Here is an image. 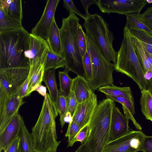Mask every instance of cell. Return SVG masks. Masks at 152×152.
Returning <instances> with one entry per match:
<instances>
[{
  "label": "cell",
  "instance_id": "ba28073f",
  "mask_svg": "<svg viewBox=\"0 0 152 152\" xmlns=\"http://www.w3.org/2000/svg\"><path fill=\"white\" fill-rule=\"evenodd\" d=\"M145 135L141 131H132L115 140L109 141L103 152H137L141 151Z\"/></svg>",
  "mask_w": 152,
  "mask_h": 152
},
{
  "label": "cell",
  "instance_id": "836d02e7",
  "mask_svg": "<svg viewBox=\"0 0 152 152\" xmlns=\"http://www.w3.org/2000/svg\"><path fill=\"white\" fill-rule=\"evenodd\" d=\"M83 63L84 70V78L87 81L91 78L92 64L90 56L87 51L83 57Z\"/></svg>",
  "mask_w": 152,
  "mask_h": 152
},
{
  "label": "cell",
  "instance_id": "f6af8a7d",
  "mask_svg": "<svg viewBox=\"0 0 152 152\" xmlns=\"http://www.w3.org/2000/svg\"><path fill=\"white\" fill-rule=\"evenodd\" d=\"M72 121V116L69 112H67L65 114L63 119L64 124V125L65 123L69 124Z\"/></svg>",
  "mask_w": 152,
  "mask_h": 152
},
{
  "label": "cell",
  "instance_id": "e0dca14e",
  "mask_svg": "<svg viewBox=\"0 0 152 152\" xmlns=\"http://www.w3.org/2000/svg\"><path fill=\"white\" fill-rule=\"evenodd\" d=\"M71 90L74 93L79 103L87 99L93 91L88 81L84 77L80 76L72 79Z\"/></svg>",
  "mask_w": 152,
  "mask_h": 152
},
{
  "label": "cell",
  "instance_id": "e575fe53",
  "mask_svg": "<svg viewBox=\"0 0 152 152\" xmlns=\"http://www.w3.org/2000/svg\"><path fill=\"white\" fill-rule=\"evenodd\" d=\"M66 99L67 112H69L72 117L79 103L74 93L71 90L69 95L66 97Z\"/></svg>",
  "mask_w": 152,
  "mask_h": 152
},
{
  "label": "cell",
  "instance_id": "f1b7e54d",
  "mask_svg": "<svg viewBox=\"0 0 152 152\" xmlns=\"http://www.w3.org/2000/svg\"><path fill=\"white\" fill-rule=\"evenodd\" d=\"M23 27L22 22L9 18L0 8V32L11 30Z\"/></svg>",
  "mask_w": 152,
  "mask_h": 152
},
{
  "label": "cell",
  "instance_id": "5b68a950",
  "mask_svg": "<svg viewBox=\"0 0 152 152\" xmlns=\"http://www.w3.org/2000/svg\"><path fill=\"white\" fill-rule=\"evenodd\" d=\"M80 19L74 13L63 18L60 29L62 56L65 60V69L84 77L83 57L78 46L77 34Z\"/></svg>",
  "mask_w": 152,
  "mask_h": 152
},
{
  "label": "cell",
  "instance_id": "1f68e13d",
  "mask_svg": "<svg viewBox=\"0 0 152 152\" xmlns=\"http://www.w3.org/2000/svg\"><path fill=\"white\" fill-rule=\"evenodd\" d=\"M86 34L83 30L82 26L79 23L77 28V39L79 49L82 57L87 51V50Z\"/></svg>",
  "mask_w": 152,
  "mask_h": 152
},
{
  "label": "cell",
  "instance_id": "5bb4252c",
  "mask_svg": "<svg viewBox=\"0 0 152 152\" xmlns=\"http://www.w3.org/2000/svg\"><path fill=\"white\" fill-rule=\"evenodd\" d=\"M23 118L18 112L13 116L3 130L0 132V151H5L18 136Z\"/></svg>",
  "mask_w": 152,
  "mask_h": 152
},
{
  "label": "cell",
  "instance_id": "7a4b0ae2",
  "mask_svg": "<svg viewBox=\"0 0 152 152\" xmlns=\"http://www.w3.org/2000/svg\"><path fill=\"white\" fill-rule=\"evenodd\" d=\"M30 36L23 27L0 32V69L30 67L25 54L29 48Z\"/></svg>",
  "mask_w": 152,
  "mask_h": 152
},
{
  "label": "cell",
  "instance_id": "8d00e7d4",
  "mask_svg": "<svg viewBox=\"0 0 152 152\" xmlns=\"http://www.w3.org/2000/svg\"><path fill=\"white\" fill-rule=\"evenodd\" d=\"M89 133V128L88 125H87L81 129L76 136L74 143L76 142H80L81 144L86 142Z\"/></svg>",
  "mask_w": 152,
  "mask_h": 152
},
{
  "label": "cell",
  "instance_id": "f546056e",
  "mask_svg": "<svg viewBox=\"0 0 152 152\" xmlns=\"http://www.w3.org/2000/svg\"><path fill=\"white\" fill-rule=\"evenodd\" d=\"M69 72L66 69L63 71L58 72V78L60 87V92L62 95L66 97L71 91L72 82L68 75Z\"/></svg>",
  "mask_w": 152,
  "mask_h": 152
},
{
  "label": "cell",
  "instance_id": "4316f807",
  "mask_svg": "<svg viewBox=\"0 0 152 152\" xmlns=\"http://www.w3.org/2000/svg\"><path fill=\"white\" fill-rule=\"evenodd\" d=\"M65 66L64 58L53 52L49 47L45 63V70L51 69H56L59 68H64Z\"/></svg>",
  "mask_w": 152,
  "mask_h": 152
},
{
  "label": "cell",
  "instance_id": "277c9868",
  "mask_svg": "<svg viewBox=\"0 0 152 152\" xmlns=\"http://www.w3.org/2000/svg\"><path fill=\"white\" fill-rule=\"evenodd\" d=\"M114 102L106 98L97 104L88 126L89 133L86 142L88 152H103L110 140V129Z\"/></svg>",
  "mask_w": 152,
  "mask_h": 152
},
{
  "label": "cell",
  "instance_id": "9a60e30c",
  "mask_svg": "<svg viewBox=\"0 0 152 152\" xmlns=\"http://www.w3.org/2000/svg\"><path fill=\"white\" fill-rule=\"evenodd\" d=\"M129 119L119 108L115 106L113 108L110 126V140H113L127 134L129 132Z\"/></svg>",
  "mask_w": 152,
  "mask_h": 152
},
{
  "label": "cell",
  "instance_id": "7402d4cb",
  "mask_svg": "<svg viewBox=\"0 0 152 152\" xmlns=\"http://www.w3.org/2000/svg\"><path fill=\"white\" fill-rule=\"evenodd\" d=\"M18 136L19 138V150L20 152H34L31 134L28 131L23 120Z\"/></svg>",
  "mask_w": 152,
  "mask_h": 152
},
{
  "label": "cell",
  "instance_id": "7c38bea8",
  "mask_svg": "<svg viewBox=\"0 0 152 152\" xmlns=\"http://www.w3.org/2000/svg\"><path fill=\"white\" fill-rule=\"evenodd\" d=\"M97 105L96 95L92 91L87 99L79 103L72 121L78 124L81 129L88 125Z\"/></svg>",
  "mask_w": 152,
  "mask_h": 152
},
{
  "label": "cell",
  "instance_id": "ee69618b",
  "mask_svg": "<svg viewBox=\"0 0 152 152\" xmlns=\"http://www.w3.org/2000/svg\"><path fill=\"white\" fill-rule=\"evenodd\" d=\"M75 152H88L86 142L81 144Z\"/></svg>",
  "mask_w": 152,
  "mask_h": 152
},
{
  "label": "cell",
  "instance_id": "f907efd6",
  "mask_svg": "<svg viewBox=\"0 0 152 152\" xmlns=\"http://www.w3.org/2000/svg\"></svg>",
  "mask_w": 152,
  "mask_h": 152
},
{
  "label": "cell",
  "instance_id": "8992f818",
  "mask_svg": "<svg viewBox=\"0 0 152 152\" xmlns=\"http://www.w3.org/2000/svg\"><path fill=\"white\" fill-rule=\"evenodd\" d=\"M83 25L86 34L91 38L101 53L110 62L115 64L118 53L114 50L113 33L103 18L97 13L86 17Z\"/></svg>",
  "mask_w": 152,
  "mask_h": 152
},
{
  "label": "cell",
  "instance_id": "52a82bcc",
  "mask_svg": "<svg viewBox=\"0 0 152 152\" xmlns=\"http://www.w3.org/2000/svg\"><path fill=\"white\" fill-rule=\"evenodd\" d=\"M87 51L92 64V74L88 81L93 91L101 87L112 85L113 83V72L115 65L109 61L101 53L90 37L86 34Z\"/></svg>",
  "mask_w": 152,
  "mask_h": 152
},
{
  "label": "cell",
  "instance_id": "d6a6232c",
  "mask_svg": "<svg viewBox=\"0 0 152 152\" xmlns=\"http://www.w3.org/2000/svg\"><path fill=\"white\" fill-rule=\"evenodd\" d=\"M60 115V121L61 128L64 126L63 119L67 112L66 98L59 93L57 102L56 105Z\"/></svg>",
  "mask_w": 152,
  "mask_h": 152
},
{
  "label": "cell",
  "instance_id": "83f0119b",
  "mask_svg": "<svg viewBox=\"0 0 152 152\" xmlns=\"http://www.w3.org/2000/svg\"><path fill=\"white\" fill-rule=\"evenodd\" d=\"M133 38L135 51L146 75L147 74H152V69L148 62L145 49L139 41Z\"/></svg>",
  "mask_w": 152,
  "mask_h": 152
},
{
  "label": "cell",
  "instance_id": "b9f144b4",
  "mask_svg": "<svg viewBox=\"0 0 152 152\" xmlns=\"http://www.w3.org/2000/svg\"><path fill=\"white\" fill-rule=\"evenodd\" d=\"M28 83V77L20 87L17 92L20 97L23 98L27 97Z\"/></svg>",
  "mask_w": 152,
  "mask_h": 152
},
{
  "label": "cell",
  "instance_id": "7dc6e473",
  "mask_svg": "<svg viewBox=\"0 0 152 152\" xmlns=\"http://www.w3.org/2000/svg\"><path fill=\"white\" fill-rule=\"evenodd\" d=\"M149 82V88L148 90L151 92L152 94V81Z\"/></svg>",
  "mask_w": 152,
  "mask_h": 152
},
{
  "label": "cell",
  "instance_id": "ac0fdd59",
  "mask_svg": "<svg viewBox=\"0 0 152 152\" xmlns=\"http://www.w3.org/2000/svg\"><path fill=\"white\" fill-rule=\"evenodd\" d=\"M0 8L6 15L10 18L22 22L23 13L21 0H0Z\"/></svg>",
  "mask_w": 152,
  "mask_h": 152
},
{
  "label": "cell",
  "instance_id": "ab89813d",
  "mask_svg": "<svg viewBox=\"0 0 152 152\" xmlns=\"http://www.w3.org/2000/svg\"><path fill=\"white\" fill-rule=\"evenodd\" d=\"M80 1L85 11L86 17L90 15L88 10L89 7L92 4L97 5L98 2V0H80Z\"/></svg>",
  "mask_w": 152,
  "mask_h": 152
},
{
  "label": "cell",
  "instance_id": "4fadbf2b",
  "mask_svg": "<svg viewBox=\"0 0 152 152\" xmlns=\"http://www.w3.org/2000/svg\"><path fill=\"white\" fill-rule=\"evenodd\" d=\"M49 46L46 40L30 34L29 47L25 53L30 64L41 60L47 55Z\"/></svg>",
  "mask_w": 152,
  "mask_h": 152
},
{
  "label": "cell",
  "instance_id": "4dcf8cb0",
  "mask_svg": "<svg viewBox=\"0 0 152 152\" xmlns=\"http://www.w3.org/2000/svg\"><path fill=\"white\" fill-rule=\"evenodd\" d=\"M81 128L76 122L72 121L69 124L66 133V137H68L67 147L72 146L74 143L75 139Z\"/></svg>",
  "mask_w": 152,
  "mask_h": 152
},
{
  "label": "cell",
  "instance_id": "8fae6325",
  "mask_svg": "<svg viewBox=\"0 0 152 152\" xmlns=\"http://www.w3.org/2000/svg\"><path fill=\"white\" fill-rule=\"evenodd\" d=\"M60 1L48 0L42 16L31 30V34L44 39H47L48 33L54 17L55 12Z\"/></svg>",
  "mask_w": 152,
  "mask_h": 152
},
{
  "label": "cell",
  "instance_id": "6da1fadb",
  "mask_svg": "<svg viewBox=\"0 0 152 152\" xmlns=\"http://www.w3.org/2000/svg\"><path fill=\"white\" fill-rule=\"evenodd\" d=\"M58 113L55 104L47 93L38 118L32 129L34 152H56L60 143L57 140L55 122Z\"/></svg>",
  "mask_w": 152,
  "mask_h": 152
},
{
  "label": "cell",
  "instance_id": "681fc988",
  "mask_svg": "<svg viewBox=\"0 0 152 152\" xmlns=\"http://www.w3.org/2000/svg\"><path fill=\"white\" fill-rule=\"evenodd\" d=\"M18 152H20V151H19V150H18Z\"/></svg>",
  "mask_w": 152,
  "mask_h": 152
},
{
  "label": "cell",
  "instance_id": "44dd1931",
  "mask_svg": "<svg viewBox=\"0 0 152 152\" xmlns=\"http://www.w3.org/2000/svg\"><path fill=\"white\" fill-rule=\"evenodd\" d=\"M55 70L54 69L45 70L43 81L48 89L49 95L51 99L56 105L57 102L59 93L57 88Z\"/></svg>",
  "mask_w": 152,
  "mask_h": 152
},
{
  "label": "cell",
  "instance_id": "d590c367",
  "mask_svg": "<svg viewBox=\"0 0 152 152\" xmlns=\"http://www.w3.org/2000/svg\"><path fill=\"white\" fill-rule=\"evenodd\" d=\"M63 5L65 8L67 10L69 14L74 13L77 14L79 16L85 20L86 17L85 15L82 14L76 8L72 0H64Z\"/></svg>",
  "mask_w": 152,
  "mask_h": 152
},
{
  "label": "cell",
  "instance_id": "3957f363",
  "mask_svg": "<svg viewBox=\"0 0 152 152\" xmlns=\"http://www.w3.org/2000/svg\"><path fill=\"white\" fill-rule=\"evenodd\" d=\"M115 70L131 78L141 91L149 90V83L135 51L133 38L126 25L123 38L117 52Z\"/></svg>",
  "mask_w": 152,
  "mask_h": 152
},
{
  "label": "cell",
  "instance_id": "bcb514c9",
  "mask_svg": "<svg viewBox=\"0 0 152 152\" xmlns=\"http://www.w3.org/2000/svg\"><path fill=\"white\" fill-rule=\"evenodd\" d=\"M141 20L145 23L152 30V22L147 21H145V20H143L142 19H141Z\"/></svg>",
  "mask_w": 152,
  "mask_h": 152
},
{
  "label": "cell",
  "instance_id": "d6986e66",
  "mask_svg": "<svg viewBox=\"0 0 152 152\" xmlns=\"http://www.w3.org/2000/svg\"><path fill=\"white\" fill-rule=\"evenodd\" d=\"M46 42L51 50L54 53L62 56L60 32L54 18L49 30Z\"/></svg>",
  "mask_w": 152,
  "mask_h": 152
},
{
  "label": "cell",
  "instance_id": "7bdbcfd3",
  "mask_svg": "<svg viewBox=\"0 0 152 152\" xmlns=\"http://www.w3.org/2000/svg\"><path fill=\"white\" fill-rule=\"evenodd\" d=\"M35 91H37L44 98L47 96L46 87L43 85H41L39 86L35 89Z\"/></svg>",
  "mask_w": 152,
  "mask_h": 152
},
{
  "label": "cell",
  "instance_id": "f35d334b",
  "mask_svg": "<svg viewBox=\"0 0 152 152\" xmlns=\"http://www.w3.org/2000/svg\"><path fill=\"white\" fill-rule=\"evenodd\" d=\"M19 138L18 136L8 146L4 152H18L19 150Z\"/></svg>",
  "mask_w": 152,
  "mask_h": 152
},
{
  "label": "cell",
  "instance_id": "cb8c5ba5",
  "mask_svg": "<svg viewBox=\"0 0 152 152\" xmlns=\"http://www.w3.org/2000/svg\"><path fill=\"white\" fill-rule=\"evenodd\" d=\"M141 111L146 118L152 122V94L148 90L141 91Z\"/></svg>",
  "mask_w": 152,
  "mask_h": 152
},
{
  "label": "cell",
  "instance_id": "484cf974",
  "mask_svg": "<svg viewBox=\"0 0 152 152\" xmlns=\"http://www.w3.org/2000/svg\"><path fill=\"white\" fill-rule=\"evenodd\" d=\"M132 37L139 41L145 50L152 54V34L141 30H130Z\"/></svg>",
  "mask_w": 152,
  "mask_h": 152
},
{
  "label": "cell",
  "instance_id": "603a6c76",
  "mask_svg": "<svg viewBox=\"0 0 152 152\" xmlns=\"http://www.w3.org/2000/svg\"><path fill=\"white\" fill-rule=\"evenodd\" d=\"M98 91L105 95L124 98L134 101L130 88L129 87H120L112 84L101 87Z\"/></svg>",
  "mask_w": 152,
  "mask_h": 152
},
{
  "label": "cell",
  "instance_id": "74e56055",
  "mask_svg": "<svg viewBox=\"0 0 152 152\" xmlns=\"http://www.w3.org/2000/svg\"><path fill=\"white\" fill-rule=\"evenodd\" d=\"M141 151L143 152H152V136L145 135Z\"/></svg>",
  "mask_w": 152,
  "mask_h": 152
},
{
  "label": "cell",
  "instance_id": "ffe728a7",
  "mask_svg": "<svg viewBox=\"0 0 152 152\" xmlns=\"http://www.w3.org/2000/svg\"><path fill=\"white\" fill-rule=\"evenodd\" d=\"M105 95L107 98L122 104L124 115L129 120L130 119L132 121L137 129L140 130L142 129L141 126L137 122L134 116L135 113L134 101L122 97Z\"/></svg>",
  "mask_w": 152,
  "mask_h": 152
},
{
  "label": "cell",
  "instance_id": "d4e9b609",
  "mask_svg": "<svg viewBox=\"0 0 152 152\" xmlns=\"http://www.w3.org/2000/svg\"><path fill=\"white\" fill-rule=\"evenodd\" d=\"M140 13H134L126 15V25L129 30H141L152 34V30L139 17Z\"/></svg>",
  "mask_w": 152,
  "mask_h": 152
},
{
  "label": "cell",
  "instance_id": "2e32d148",
  "mask_svg": "<svg viewBox=\"0 0 152 152\" xmlns=\"http://www.w3.org/2000/svg\"><path fill=\"white\" fill-rule=\"evenodd\" d=\"M47 56L37 62L30 65L28 76V83L27 96L41 85L45 71V65Z\"/></svg>",
  "mask_w": 152,
  "mask_h": 152
},
{
  "label": "cell",
  "instance_id": "c3c4849f",
  "mask_svg": "<svg viewBox=\"0 0 152 152\" xmlns=\"http://www.w3.org/2000/svg\"><path fill=\"white\" fill-rule=\"evenodd\" d=\"M146 1H147V3H152V0H146Z\"/></svg>",
  "mask_w": 152,
  "mask_h": 152
},
{
  "label": "cell",
  "instance_id": "60d3db41",
  "mask_svg": "<svg viewBox=\"0 0 152 152\" xmlns=\"http://www.w3.org/2000/svg\"><path fill=\"white\" fill-rule=\"evenodd\" d=\"M139 17L143 20L152 22V6L148 8L143 13H139Z\"/></svg>",
  "mask_w": 152,
  "mask_h": 152
},
{
  "label": "cell",
  "instance_id": "30bf717a",
  "mask_svg": "<svg viewBox=\"0 0 152 152\" xmlns=\"http://www.w3.org/2000/svg\"><path fill=\"white\" fill-rule=\"evenodd\" d=\"M25 102L17 93L9 95L0 85V132Z\"/></svg>",
  "mask_w": 152,
  "mask_h": 152
},
{
  "label": "cell",
  "instance_id": "9c48e42d",
  "mask_svg": "<svg viewBox=\"0 0 152 152\" xmlns=\"http://www.w3.org/2000/svg\"><path fill=\"white\" fill-rule=\"evenodd\" d=\"M30 67L0 69V85L9 95L17 93L28 78Z\"/></svg>",
  "mask_w": 152,
  "mask_h": 152
}]
</instances>
